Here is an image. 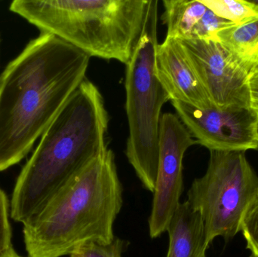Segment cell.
<instances>
[{
	"mask_svg": "<svg viewBox=\"0 0 258 257\" xmlns=\"http://www.w3.org/2000/svg\"><path fill=\"white\" fill-rule=\"evenodd\" d=\"M162 3V19L168 37L218 42L217 33L234 24L215 15L201 0H163Z\"/></svg>",
	"mask_w": 258,
	"mask_h": 257,
	"instance_id": "obj_11",
	"label": "cell"
},
{
	"mask_svg": "<svg viewBox=\"0 0 258 257\" xmlns=\"http://www.w3.org/2000/svg\"><path fill=\"white\" fill-rule=\"evenodd\" d=\"M109 116L97 86L85 78L41 137L14 188L11 215L23 225L107 149Z\"/></svg>",
	"mask_w": 258,
	"mask_h": 257,
	"instance_id": "obj_2",
	"label": "cell"
},
{
	"mask_svg": "<svg viewBox=\"0 0 258 257\" xmlns=\"http://www.w3.org/2000/svg\"><path fill=\"white\" fill-rule=\"evenodd\" d=\"M258 195V175L245 151H210L206 174L194 180L186 202L201 216L208 243L239 232L241 220Z\"/></svg>",
	"mask_w": 258,
	"mask_h": 257,
	"instance_id": "obj_6",
	"label": "cell"
},
{
	"mask_svg": "<svg viewBox=\"0 0 258 257\" xmlns=\"http://www.w3.org/2000/svg\"><path fill=\"white\" fill-rule=\"evenodd\" d=\"M217 39L248 74L258 71V18L222 29Z\"/></svg>",
	"mask_w": 258,
	"mask_h": 257,
	"instance_id": "obj_13",
	"label": "cell"
},
{
	"mask_svg": "<svg viewBox=\"0 0 258 257\" xmlns=\"http://www.w3.org/2000/svg\"><path fill=\"white\" fill-rule=\"evenodd\" d=\"M13 250L12 229L9 220V201L0 188V257H4Z\"/></svg>",
	"mask_w": 258,
	"mask_h": 257,
	"instance_id": "obj_17",
	"label": "cell"
},
{
	"mask_svg": "<svg viewBox=\"0 0 258 257\" xmlns=\"http://www.w3.org/2000/svg\"><path fill=\"white\" fill-rule=\"evenodd\" d=\"M148 0H15L11 12L89 57L128 63Z\"/></svg>",
	"mask_w": 258,
	"mask_h": 257,
	"instance_id": "obj_4",
	"label": "cell"
},
{
	"mask_svg": "<svg viewBox=\"0 0 258 257\" xmlns=\"http://www.w3.org/2000/svg\"><path fill=\"white\" fill-rule=\"evenodd\" d=\"M215 15L234 24L258 18V5L245 0H201Z\"/></svg>",
	"mask_w": 258,
	"mask_h": 257,
	"instance_id": "obj_14",
	"label": "cell"
},
{
	"mask_svg": "<svg viewBox=\"0 0 258 257\" xmlns=\"http://www.w3.org/2000/svg\"><path fill=\"white\" fill-rule=\"evenodd\" d=\"M239 232L245 238L249 257H258V195L242 217Z\"/></svg>",
	"mask_w": 258,
	"mask_h": 257,
	"instance_id": "obj_15",
	"label": "cell"
},
{
	"mask_svg": "<svg viewBox=\"0 0 258 257\" xmlns=\"http://www.w3.org/2000/svg\"><path fill=\"white\" fill-rule=\"evenodd\" d=\"M250 108L258 116V71L251 72L248 76Z\"/></svg>",
	"mask_w": 258,
	"mask_h": 257,
	"instance_id": "obj_18",
	"label": "cell"
},
{
	"mask_svg": "<svg viewBox=\"0 0 258 257\" xmlns=\"http://www.w3.org/2000/svg\"><path fill=\"white\" fill-rule=\"evenodd\" d=\"M156 72L170 101H180L201 109L212 104L177 39L166 36L158 45Z\"/></svg>",
	"mask_w": 258,
	"mask_h": 257,
	"instance_id": "obj_10",
	"label": "cell"
},
{
	"mask_svg": "<svg viewBox=\"0 0 258 257\" xmlns=\"http://www.w3.org/2000/svg\"><path fill=\"white\" fill-rule=\"evenodd\" d=\"M197 143L177 115L170 113L162 115L157 176L148 220L152 238H158L166 232L180 204L183 187V157L186 150Z\"/></svg>",
	"mask_w": 258,
	"mask_h": 257,
	"instance_id": "obj_8",
	"label": "cell"
},
{
	"mask_svg": "<svg viewBox=\"0 0 258 257\" xmlns=\"http://www.w3.org/2000/svg\"><path fill=\"white\" fill-rule=\"evenodd\" d=\"M177 116L199 144L209 151L258 150V116L250 107L198 108L171 101Z\"/></svg>",
	"mask_w": 258,
	"mask_h": 257,
	"instance_id": "obj_7",
	"label": "cell"
},
{
	"mask_svg": "<svg viewBox=\"0 0 258 257\" xmlns=\"http://www.w3.org/2000/svg\"><path fill=\"white\" fill-rule=\"evenodd\" d=\"M90 57L41 33L0 76V172L20 162L86 78Z\"/></svg>",
	"mask_w": 258,
	"mask_h": 257,
	"instance_id": "obj_1",
	"label": "cell"
},
{
	"mask_svg": "<svg viewBox=\"0 0 258 257\" xmlns=\"http://www.w3.org/2000/svg\"><path fill=\"white\" fill-rule=\"evenodd\" d=\"M159 2L148 0L142 33L126 64L125 110L129 163L146 190L153 193L157 176L161 110L170 101L156 72Z\"/></svg>",
	"mask_w": 258,
	"mask_h": 257,
	"instance_id": "obj_5",
	"label": "cell"
},
{
	"mask_svg": "<svg viewBox=\"0 0 258 257\" xmlns=\"http://www.w3.org/2000/svg\"><path fill=\"white\" fill-rule=\"evenodd\" d=\"M127 245L126 241L115 238L113 242L108 244L96 243L86 244L75 253H79L82 257H122Z\"/></svg>",
	"mask_w": 258,
	"mask_h": 257,
	"instance_id": "obj_16",
	"label": "cell"
},
{
	"mask_svg": "<svg viewBox=\"0 0 258 257\" xmlns=\"http://www.w3.org/2000/svg\"><path fill=\"white\" fill-rule=\"evenodd\" d=\"M122 193L114 153L107 148L24 225L27 256H71L90 243L113 242V225L123 205Z\"/></svg>",
	"mask_w": 258,
	"mask_h": 257,
	"instance_id": "obj_3",
	"label": "cell"
},
{
	"mask_svg": "<svg viewBox=\"0 0 258 257\" xmlns=\"http://www.w3.org/2000/svg\"><path fill=\"white\" fill-rule=\"evenodd\" d=\"M4 257H22L20 256V255H18V253H16V252L15 251V250H12V251L10 252V253H8L6 256H5Z\"/></svg>",
	"mask_w": 258,
	"mask_h": 257,
	"instance_id": "obj_19",
	"label": "cell"
},
{
	"mask_svg": "<svg viewBox=\"0 0 258 257\" xmlns=\"http://www.w3.org/2000/svg\"><path fill=\"white\" fill-rule=\"evenodd\" d=\"M166 232L169 237L166 257H206L210 244L204 223L186 201L177 207Z\"/></svg>",
	"mask_w": 258,
	"mask_h": 257,
	"instance_id": "obj_12",
	"label": "cell"
},
{
	"mask_svg": "<svg viewBox=\"0 0 258 257\" xmlns=\"http://www.w3.org/2000/svg\"><path fill=\"white\" fill-rule=\"evenodd\" d=\"M177 40L212 102L219 107H250L249 74L219 42Z\"/></svg>",
	"mask_w": 258,
	"mask_h": 257,
	"instance_id": "obj_9",
	"label": "cell"
},
{
	"mask_svg": "<svg viewBox=\"0 0 258 257\" xmlns=\"http://www.w3.org/2000/svg\"><path fill=\"white\" fill-rule=\"evenodd\" d=\"M71 257H82L81 256H80V254H79V253H73L72 255H71V256H70Z\"/></svg>",
	"mask_w": 258,
	"mask_h": 257,
	"instance_id": "obj_20",
	"label": "cell"
}]
</instances>
